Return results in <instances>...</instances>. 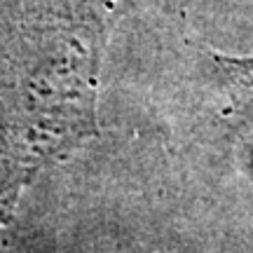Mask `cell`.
Returning <instances> with one entry per match:
<instances>
[{"label": "cell", "instance_id": "6da1fadb", "mask_svg": "<svg viewBox=\"0 0 253 253\" xmlns=\"http://www.w3.org/2000/svg\"><path fill=\"white\" fill-rule=\"evenodd\" d=\"M216 61L223 66L225 78L230 82L237 99L253 106V59H227V56H216Z\"/></svg>", "mask_w": 253, "mask_h": 253}]
</instances>
